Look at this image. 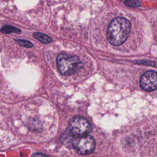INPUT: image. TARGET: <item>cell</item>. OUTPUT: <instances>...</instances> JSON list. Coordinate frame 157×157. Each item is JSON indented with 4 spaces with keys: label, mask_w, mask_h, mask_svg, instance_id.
I'll return each instance as SVG.
<instances>
[{
    "label": "cell",
    "mask_w": 157,
    "mask_h": 157,
    "mask_svg": "<svg viewBox=\"0 0 157 157\" xmlns=\"http://www.w3.org/2000/svg\"><path fill=\"white\" fill-rule=\"evenodd\" d=\"M131 24L129 21L124 17H117L110 23L108 38L111 44L118 46L123 44L130 32Z\"/></svg>",
    "instance_id": "obj_1"
},
{
    "label": "cell",
    "mask_w": 157,
    "mask_h": 157,
    "mask_svg": "<svg viewBox=\"0 0 157 157\" xmlns=\"http://www.w3.org/2000/svg\"><path fill=\"white\" fill-rule=\"evenodd\" d=\"M59 72L64 76L72 75L80 70L83 63L77 56L67 54H60L57 59Z\"/></svg>",
    "instance_id": "obj_2"
},
{
    "label": "cell",
    "mask_w": 157,
    "mask_h": 157,
    "mask_svg": "<svg viewBox=\"0 0 157 157\" xmlns=\"http://www.w3.org/2000/svg\"><path fill=\"white\" fill-rule=\"evenodd\" d=\"M69 128L74 136H82L87 135L90 133L91 125L86 119L81 116H76L70 120Z\"/></svg>",
    "instance_id": "obj_3"
},
{
    "label": "cell",
    "mask_w": 157,
    "mask_h": 157,
    "mask_svg": "<svg viewBox=\"0 0 157 157\" xmlns=\"http://www.w3.org/2000/svg\"><path fill=\"white\" fill-rule=\"evenodd\" d=\"M72 144L76 152L81 155H89L93 152L95 148V141L89 135L75 137Z\"/></svg>",
    "instance_id": "obj_4"
},
{
    "label": "cell",
    "mask_w": 157,
    "mask_h": 157,
    "mask_svg": "<svg viewBox=\"0 0 157 157\" xmlns=\"http://www.w3.org/2000/svg\"><path fill=\"white\" fill-rule=\"evenodd\" d=\"M141 88L146 92H153L157 89V72L154 71L145 72L141 77Z\"/></svg>",
    "instance_id": "obj_5"
},
{
    "label": "cell",
    "mask_w": 157,
    "mask_h": 157,
    "mask_svg": "<svg viewBox=\"0 0 157 157\" xmlns=\"http://www.w3.org/2000/svg\"><path fill=\"white\" fill-rule=\"evenodd\" d=\"M33 37L43 44H49L52 42V39L48 36L41 33L36 32L33 33Z\"/></svg>",
    "instance_id": "obj_6"
},
{
    "label": "cell",
    "mask_w": 157,
    "mask_h": 157,
    "mask_svg": "<svg viewBox=\"0 0 157 157\" xmlns=\"http://www.w3.org/2000/svg\"><path fill=\"white\" fill-rule=\"evenodd\" d=\"M1 32L5 34H9L12 33H15L17 34L21 33L20 30L14 27H12V26H9V25H5L4 27H3L1 29Z\"/></svg>",
    "instance_id": "obj_7"
},
{
    "label": "cell",
    "mask_w": 157,
    "mask_h": 157,
    "mask_svg": "<svg viewBox=\"0 0 157 157\" xmlns=\"http://www.w3.org/2000/svg\"><path fill=\"white\" fill-rule=\"evenodd\" d=\"M15 41L21 46L25 47L27 48H32L33 47L32 43L28 41L22 40V39H15Z\"/></svg>",
    "instance_id": "obj_8"
},
{
    "label": "cell",
    "mask_w": 157,
    "mask_h": 157,
    "mask_svg": "<svg viewBox=\"0 0 157 157\" xmlns=\"http://www.w3.org/2000/svg\"><path fill=\"white\" fill-rule=\"evenodd\" d=\"M124 4L131 8H137L141 6V3L139 1H125Z\"/></svg>",
    "instance_id": "obj_9"
},
{
    "label": "cell",
    "mask_w": 157,
    "mask_h": 157,
    "mask_svg": "<svg viewBox=\"0 0 157 157\" xmlns=\"http://www.w3.org/2000/svg\"><path fill=\"white\" fill-rule=\"evenodd\" d=\"M32 157H50V156H47V155L41 153H36L33 154Z\"/></svg>",
    "instance_id": "obj_10"
}]
</instances>
